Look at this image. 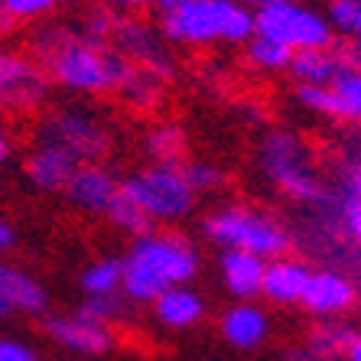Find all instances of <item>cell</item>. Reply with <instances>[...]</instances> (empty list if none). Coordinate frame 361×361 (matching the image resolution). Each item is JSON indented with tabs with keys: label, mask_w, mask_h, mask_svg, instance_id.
<instances>
[{
	"label": "cell",
	"mask_w": 361,
	"mask_h": 361,
	"mask_svg": "<svg viewBox=\"0 0 361 361\" xmlns=\"http://www.w3.org/2000/svg\"><path fill=\"white\" fill-rule=\"evenodd\" d=\"M26 52L46 68L52 88L72 98H104L118 92L127 59L111 42L88 36L78 23H36Z\"/></svg>",
	"instance_id": "6da1fadb"
},
{
	"label": "cell",
	"mask_w": 361,
	"mask_h": 361,
	"mask_svg": "<svg viewBox=\"0 0 361 361\" xmlns=\"http://www.w3.org/2000/svg\"><path fill=\"white\" fill-rule=\"evenodd\" d=\"M124 283L121 296L130 306H147L169 286L195 283L202 274V247L183 228H153L147 235L127 241L124 254Z\"/></svg>",
	"instance_id": "7a4b0ae2"
},
{
	"label": "cell",
	"mask_w": 361,
	"mask_h": 361,
	"mask_svg": "<svg viewBox=\"0 0 361 361\" xmlns=\"http://www.w3.org/2000/svg\"><path fill=\"white\" fill-rule=\"evenodd\" d=\"M257 169L283 199L302 209H322L332 202L310 140L293 127H270L257 140Z\"/></svg>",
	"instance_id": "3957f363"
},
{
	"label": "cell",
	"mask_w": 361,
	"mask_h": 361,
	"mask_svg": "<svg viewBox=\"0 0 361 361\" xmlns=\"http://www.w3.org/2000/svg\"><path fill=\"white\" fill-rule=\"evenodd\" d=\"M160 33L173 49H209L254 39V7L244 0H189L185 7L160 17Z\"/></svg>",
	"instance_id": "277c9868"
},
{
	"label": "cell",
	"mask_w": 361,
	"mask_h": 361,
	"mask_svg": "<svg viewBox=\"0 0 361 361\" xmlns=\"http://www.w3.org/2000/svg\"><path fill=\"white\" fill-rule=\"evenodd\" d=\"M199 231L219 251L257 254L264 261L293 254V231L283 219L267 209H254L247 202H221L199 219Z\"/></svg>",
	"instance_id": "5b68a950"
},
{
	"label": "cell",
	"mask_w": 361,
	"mask_h": 361,
	"mask_svg": "<svg viewBox=\"0 0 361 361\" xmlns=\"http://www.w3.org/2000/svg\"><path fill=\"white\" fill-rule=\"evenodd\" d=\"M121 195L134 202L157 228H179L199 209V195L176 163H143L124 173Z\"/></svg>",
	"instance_id": "8992f818"
},
{
	"label": "cell",
	"mask_w": 361,
	"mask_h": 361,
	"mask_svg": "<svg viewBox=\"0 0 361 361\" xmlns=\"http://www.w3.org/2000/svg\"><path fill=\"white\" fill-rule=\"evenodd\" d=\"M33 143L56 147L75 163H104L114 150V127L92 104H52L36 118Z\"/></svg>",
	"instance_id": "52a82bcc"
},
{
	"label": "cell",
	"mask_w": 361,
	"mask_h": 361,
	"mask_svg": "<svg viewBox=\"0 0 361 361\" xmlns=\"http://www.w3.org/2000/svg\"><path fill=\"white\" fill-rule=\"evenodd\" d=\"M254 30L293 52L336 46V30L329 26L326 13L302 0H261L254 7Z\"/></svg>",
	"instance_id": "ba28073f"
},
{
	"label": "cell",
	"mask_w": 361,
	"mask_h": 361,
	"mask_svg": "<svg viewBox=\"0 0 361 361\" xmlns=\"http://www.w3.org/2000/svg\"><path fill=\"white\" fill-rule=\"evenodd\" d=\"M52 82L46 68L23 49L0 46V114L13 118H39L52 108Z\"/></svg>",
	"instance_id": "9c48e42d"
},
{
	"label": "cell",
	"mask_w": 361,
	"mask_h": 361,
	"mask_svg": "<svg viewBox=\"0 0 361 361\" xmlns=\"http://www.w3.org/2000/svg\"><path fill=\"white\" fill-rule=\"evenodd\" d=\"M111 46H114L130 66L163 78L166 85H173V78H176V72H179L173 46L163 39L160 26L147 23V20H140V17H121L118 30L111 36Z\"/></svg>",
	"instance_id": "30bf717a"
},
{
	"label": "cell",
	"mask_w": 361,
	"mask_h": 361,
	"mask_svg": "<svg viewBox=\"0 0 361 361\" xmlns=\"http://www.w3.org/2000/svg\"><path fill=\"white\" fill-rule=\"evenodd\" d=\"M42 336L49 338L56 348H62L66 355H75V358H108L111 352H118V329L101 326L72 312H49L39 319Z\"/></svg>",
	"instance_id": "8fae6325"
},
{
	"label": "cell",
	"mask_w": 361,
	"mask_h": 361,
	"mask_svg": "<svg viewBox=\"0 0 361 361\" xmlns=\"http://www.w3.org/2000/svg\"><path fill=\"white\" fill-rule=\"evenodd\" d=\"M361 302V286L355 283L352 274H345L338 267H319L310 274V283L302 290V300L296 310L302 316H310L312 322L322 319H345L358 310Z\"/></svg>",
	"instance_id": "7c38bea8"
},
{
	"label": "cell",
	"mask_w": 361,
	"mask_h": 361,
	"mask_svg": "<svg viewBox=\"0 0 361 361\" xmlns=\"http://www.w3.org/2000/svg\"><path fill=\"white\" fill-rule=\"evenodd\" d=\"M62 195L68 209L85 219H108L111 205L121 195V176L108 163H78Z\"/></svg>",
	"instance_id": "4fadbf2b"
},
{
	"label": "cell",
	"mask_w": 361,
	"mask_h": 361,
	"mask_svg": "<svg viewBox=\"0 0 361 361\" xmlns=\"http://www.w3.org/2000/svg\"><path fill=\"white\" fill-rule=\"evenodd\" d=\"M219 338L235 352H257L274 336V316L261 300L228 302L215 319Z\"/></svg>",
	"instance_id": "5bb4252c"
},
{
	"label": "cell",
	"mask_w": 361,
	"mask_h": 361,
	"mask_svg": "<svg viewBox=\"0 0 361 361\" xmlns=\"http://www.w3.org/2000/svg\"><path fill=\"white\" fill-rule=\"evenodd\" d=\"M0 296L10 306L13 316L26 319H42L52 312V293L49 286L36 277L33 270L20 267L13 261H0Z\"/></svg>",
	"instance_id": "9a60e30c"
},
{
	"label": "cell",
	"mask_w": 361,
	"mask_h": 361,
	"mask_svg": "<svg viewBox=\"0 0 361 361\" xmlns=\"http://www.w3.org/2000/svg\"><path fill=\"white\" fill-rule=\"evenodd\" d=\"M153 322L166 332H192L209 319V300L199 286H169L166 293H160L150 302Z\"/></svg>",
	"instance_id": "2e32d148"
},
{
	"label": "cell",
	"mask_w": 361,
	"mask_h": 361,
	"mask_svg": "<svg viewBox=\"0 0 361 361\" xmlns=\"http://www.w3.org/2000/svg\"><path fill=\"white\" fill-rule=\"evenodd\" d=\"M312 267L302 257H274L264 267V280H261V302L264 306H280V310H290V306H300L302 290L310 283Z\"/></svg>",
	"instance_id": "e0dca14e"
},
{
	"label": "cell",
	"mask_w": 361,
	"mask_h": 361,
	"mask_svg": "<svg viewBox=\"0 0 361 361\" xmlns=\"http://www.w3.org/2000/svg\"><path fill=\"white\" fill-rule=\"evenodd\" d=\"M75 166L78 163L68 153L56 150V147H46V143H33L30 153L23 157V179L33 192L56 195V192H66Z\"/></svg>",
	"instance_id": "ac0fdd59"
},
{
	"label": "cell",
	"mask_w": 361,
	"mask_h": 361,
	"mask_svg": "<svg viewBox=\"0 0 361 361\" xmlns=\"http://www.w3.org/2000/svg\"><path fill=\"white\" fill-rule=\"evenodd\" d=\"M267 261L257 254H244V251H219L215 257V270H219V283L231 302L244 300H261V280Z\"/></svg>",
	"instance_id": "d6986e66"
},
{
	"label": "cell",
	"mask_w": 361,
	"mask_h": 361,
	"mask_svg": "<svg viewBox=\"0 0 361 361\" xmlns=\"http://www.w3.org/2000/svg\"><path fill=\"white\" fill-rule=\"evenodd\" d=\"M338 56H342V68L338 75L329 82L332 88V98H336V121L342 124H361V49L358 46H338Z\"/></svg>",
	"instance_id": "ffe728a7"
},
{
	"label": "cell",
	"mask_w": 361,
	"mask_h": 361,
	"mask_svg": "<svg viewBox=\"0 0 361 361\" xmlns=\"http://www.w3.org/2000/svg\"><path fill=\"white\" fill-rule=\"evenodd\" d=\"M114 98H121V104H124V108H130L134 114L153 118L157 111L166 108L169 85L163 82V78L150 75V72H143V68H137V66H130V62H127V72H124V78H121Z\"/></svg>",
	"instance_id": "44dd1931"
},
{
	"label": "cell",
	"mask_w": 361,
	"mask_h": 361,
	"mask_svg": "<svg viewBox=\"0 0 361 361\" xmlns=\"http://www.w3.org/2000/svg\"><path fill=\"white\" fill-rule=\"evenodd\" d=\"M140 147L147 163H176V166H183L189 160V134L173 118L150 121L140 134Z\"/></svg>",
	"instance_id": "7402d4cb"
},
{
	"label": "cell",
	"mask_w": 361,
	"mask_h": 361,
	"mask_svg": "<svg viewBox=\"0 0 361 361\" xmlns=\"http://www.w3.org/2000/svg\"><path fill=\"white\" fill-rule=\"evenodd\" d=\"M121 283H124L121 254H101V257L88 261L78 270V293H82V300H92V296H118Z\"/></svg>",
	"instance_id": "603a6c76"
},
{
	"label": "cell",
	"mask_w": 361,
	"mask_h": 361,
	"mask_svg": "<svg viewBox=\"0 0 361 361\" xmlns=\"http://www.w3.org/2000/svg\"><path fill=\"white\" fill-rule=\"evenodd\" d=\"M338 68H342V56L336 46L332 49H302L293 52L286 75L293 78V85H329L338 75Z\"/></svg>",
	"instance_id": "cb8c5ba5"
},
{
	"label": "cell",
	"mask_w": 361,
	"mask_h": 361,
	"mask_svg": "<svg viewBox=\"0 0 361 361\" xmlns=\"http://www.w3.org/2000/svg\"><path fill=\"white\" fill-rule=\"evenodd\" d=\"M358 332L355 326H348L345 319H322V322H310L306 336H302V345L310 352L322 355V358H332V361H342L345 348L352 342V336Z\"/></svg>",
	"instance_id": "d4e9b609"
},
{
	"label": "cell",
	"mask_w": 361,
	"mask_h": 361,
	"mask_svg": "<svg viewBox=\"0 0 361 361\" xmlns=\"http://www.w3.org/2000/svg\"><path fill=\"white\" fill-rule=\"evenodd\" d=\"M244 62H247L257 75H286V72H290V62H293V49H286L280 42L254 33V39L244 46Z\"/></svg>",
	"instance_id": "484cf974"
},
{
	"label": "cell",
	"mask_w": 361,
	"mask_h": 361,
	"mask_svg": "<svg viewBox=\"0 0 361 361\" xmlns=\"http://www.w3.org/2000/svg\"><path fill=\"white\" fill-rule=\"evenodd\" d=\"M183 173L185 179H189V185H192V192L199 195H219L228 189V183H231V176H228V169L221 166V163L215 160H189L183 163Z\"/></svg>",
	"instance_id": "4316f807"
},
{
	"label": "cell",
	"mask_w": 361,
	"mask_h": 361,
	"mask_svg": "<svg viewBox=\"0 0 361 361\" xmlns=\"http://www.w3.org/2000/svg\"><path fill=\"white\" fill-rule=\"evenodd\" d=\"M78 316H85V319L92 322H101V326H111L118 329L124 326L127 319H130V312H134V306L124 300V296H92V300H82L75 306Z\"/></svg>",
	"instance_id": "83f0119b"
},
{
	"label": "cell",
	"mask_w": 361,
	"mask_h": 361,
	"mask_svg": "<svg viewBox=\"0 0 361 361\" xmlns=\"http://www.w3.org/2000/svg\"><path fill=\"white\" fill-rule=\"evenodd\" d=\"M75 4L78 0H0V10L17 26H30V23L49 20L62 7H75Z\"/></svg>",
	"instance_id": "f1b7e54d"
},
{
	"label": "cell",
	"mask_w": 361,
	"mask_h": 361,
	"mask_svg": "<svg viewBox=\"0 0 361 361\" xmlns=\"http://www.w3.org/2000/svg\"><path fill=\"white\" fill-rule=\"evenodd\" d=\"M108 221L114 231H121V235L127 238V241H134V238H140V235H147V231H153V221L143 215L140 209H137L130 199H124V195H118V202L111 205V212H108Z\"/></svg>",
	"instance_id": "f546056e"
},
{
	"label": "cell",
	"mask_w": 361,
	"mask_h": 361,
	"mask_svg": "<svg viewBox=\"0 0 361 361\" xmlns=\"http://www.w3.org/2000/svg\"><path fill=\"white\" fill-rule=\"evenodd\" d=\"M293 104L306 114L336 121V98H332L329 85H293Z\"/></svg>",
	"instance_id": "4dcf8cb0"
},
{
	"label": "cell",
	"mask_w": 361,
	"mask_h": 361,
	"mask_svg": "<svg viewBox=\"0 0 361 361\" xmlns=\"http://www.w3.org/2000/svg\"><path fill=\"white\" fill-rule=\"evenodd\" d=\"M336 219H338V228H342L345 241L352 244L355 251H361V199L338 192Z\"/></svg>",
	"instance_id": "1f68e13d"
},
{
	"label": "cell",
	"mask_w": 361,
	"mask_h": 361,
	"mask_svg": "<svg viewBox=\"0 0 361 361\" xmlns=\"http://www.w3.org/2000/svg\"><path fill=\"white\" fill-rule=\"evenodd\" d=\"M361 17V4L358 0H329L326 4V20L336 30V36H352Z\"/></svg>",
	"instance_id": "d6a6232c"
},
{
	"label": "cell",
	"mask_w": 361,
	"mask_h": 361,
	"mask_svg": "<svg viewBox=\"0 0 361 361\" xmlns=\"http://www.w3.org/2000/svg\"><path fill=\"white\" fill-rule=\"evenodd\" d=\"M118 20H121V13H114V10L94 4V7L85 10V17H82V23L78 26H82L88 36H94V39L111 42V36H114V30H118Z\"/></svg>",
	"instance_id": "836d02e7"
},
{
	"label": "cell",
	"mask_w": 361,
	"mask_h": 361,
	"mask_svg": "<svg viewBox=\"0 0 361 361\" xmlns=\"http://www.w3.org/2000/svg\"><path fill=\"white\" fill-rule=\"evenodd\" d=\"M0 361H42V352L17 332H0Z\"/></svg>",
	"instance_id": "e575fe53"
},
{
	"label": "cell",
	"mask_w": 361,
	"mask_h": 361,
	"mask_svg": "<svg viewBox=\"0 0 361 361\" xmlns=\"http://www.w3.org/2000/svg\"><path fill=\"white\" fill-rule=\"evenodd\" d=\"M17 247H20V228L7 215H0V261H7Z\"/></svg>",
	"instance_id": "d590c367"
},
{
	"label": "cell",
	"mask_w": 361,
	"mask_h": 361,
	"mask_svg": "<svg viewBox=\"0 0 361 361\" xmlns=\"http://www.w3.org/2000/svg\"><path fill=\"white\" fill-rule=\"evenodd\" d=\"M342 192H345V195H355V199H361V157H355V160L345 166Z\"/></svg>",
	"instance_id": "8d00e7d4"
},
{
	"label": "cell",
	"mask_w": 361,
	"mask_h": 361,
	"mask_svg": "<svg viewBox=\"0 0 361 361\" xmlns=\"http://www.w3.org/2000/svg\"><path fill=\"white\" fill-rule=\"evenodd\" d=\"M94 4L114 10V13H121V17H137L140 10L150 7V0H94Z\"/></svg>",
	"instance_id": "74e56055"
},
{
	"label": "cell",
	"mask_w": 361,
	"mask_h": 361,
	"mask_svg": "<svg viewBox=\"0 0 361 361\" xmlns=\"http://www.w3.org/2000/svg\"><path fill=\"white\" fill-rule=\"evenodd\" d=\"M13 153H17V143H13V134H10V127L4 124V118H0V169L10 166Z\"/></svg>",
	"instance_id": "f35d334b"
},
{
	"label": "cell",
	"mask_w": 361,
	"mask_h": 361,
	"mask_svg": "<svg viewBox=\"0 0 361 361\" xmlns=\"http://www.w3.org/2000/svg\"><path fill=\"white\" fill-rule=\"evenodd\" d=\"M277 361H332V358H322V355L310 352V348L300 342V345H286Z\"/></svg>",
	"instance_id": "ab89813d"
},
{
	"label": "cell",
	"mask_w": 361,
	"mask_h": 361,
	"mask_svg": "<svg viewBox=\"0 0 361 361\" xmlns=\"http://www.w3.org/2000/svg\"><path fill=\"white\" fill-rule=\"evenodd\" d=\"M189 0H150V7L157 10V17H166V13H173V10L185 7Z\"/></svg>",
	"instance_id": "60d3db41"
},
{
	"label": "cell",
	"mask_w": 361,
	"mask_h": 361,
	"mask_svg": "<svg viewBox=\"0 0 361 361\" xmlns=\"http://www.w3.org/2000/svg\"><path fill=\"white\" fill-rule=\"evenodd\" d=\"M342 361H361V329L352 336V342H348V348H345Z\"/></svg>",
	"instance_id": "b9f144b4"
},
{
	"label": "cell",
	"mask_w": 361,
	"mask_h": 361,
	"mask_svg": "<svg viewBox=\"0 0 361 361\" xmlns=\"http://www.w3.org/2000/svg\"><path fill=\"white\" fill-rule=\"evenodd\" d=\"M0 319H13V312H10V306L4 302V296H0Z\"/></svg>",
	"instance_id": "7bdbcfd3"
},
{
	"label": "cell",
	"mask_w": 361,
	"mask_h": 361,
	"mask_svg": "<svg viewBox=\"0 0 361 361\" xmlns=\"http://www.w3.org/2000/svg\"><path fill=\"white\" fill-rule=\"evenodd\" d=\"M352 39H355V46L361 49V17H358V26H355V33H352Z\"/></svg>",
	"instance_id": "ee69618b"
},
{
	"label": "cell",
	"mask_w": 361,
	"mask_h": 361,
	"mask_svg": "<svg viewBox=\"0 0 361 361\" xmlns=\"http://www.w3.org/2000/svg\"><path fill=\"white\" fill-rule=\"evenodd\" d=\"M358 4H361V0H358Z\"/></svg>",
	"instance_id": "f6af8a7d"
}]
</instances>
